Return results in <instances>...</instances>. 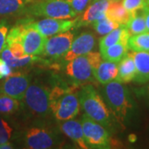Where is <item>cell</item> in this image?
<instances>
[{
  "label": "cell",
  "mask_w": 149,
  "mask_h": 149,
  "mask_svg": "<svg viewBox=\"0 0 149 149\" xmlns=\"http://www.w3.org/2000/svg\"><path fill=\"white\" fill-rule=\"evenodd\" d=\"M101 95L113 118L123 126L133 109V103L128 89L122 83L113 80L104 85Z\"/></svg>",
  "instance_id": "obj_3"
},
{
  "label": "cell",
  "mask_w": 149,
  "mask_h": 149,
  "mask_svg": "<svg viewBox=\"0 0 149 149\" xmlns=\"http://www.w3.org/2000/svg\"><path fill=\"white\" fill-rule=\"evenodd\" d=\"M1 94H2V90H1V86H0V95H1Z\"/></svg>",
  "instance_id": "obj_38"
},
{
  "label": "cell",
  "mask_w": 149,
  "mask_h": 149,
  "mask_svg": "<svg viewBox=\"0 0 149 149\" xmlns=\"http://www.w3.org/2000/svg\"><path fill=\"white\" fill-rule=\"evenodd\" d=\"M110 1L99 0L92 2L84 11L81 18L79 19L78 26H88L91 25L94 22L101 19L106 16V11L109 5Z\"/></svg>",
  "instance_id": "obj_15"
},
{
  "label": "cell",
  "mask_w": 149,
  "mask_h": 149,
  "mask_svg": "<svg viewBox=\"0 0 149 149\" xmlns=\"http://www.w3.org/2000/svg\"><path fill=\"white\" fill-rule=\"evenodd\" d=\"M50 90L40 83L28 86L22 101L31 113L38 117H47L51 113Z\"/></svg>",
  "instance_id": "obj_7"
},
{
  "label": "cell",
  "mask_w": 149,
  "mask_h": 149,
  "mask_svg": "<svg viewBox=\"0 0 149 149\" xmlns=\"http://www.w3.org/2000/svg\"><path fill=\"white\" fill-rule=\"evenodd\" d=\"M74 40V33L69 31L52 36L47 39L43 56L50 58H60L67 53Z\"/></svg>",
  "instance_id": "obj_12"
},
{
  "label": "cell",
  "mask_w": 149,
  "mask_h": 149,
  "mask_svg": "<svg viewBox=\"0 0 149 149\" xmlns=\"http://www.w3.org/2000/svg\"><path fill=\"white\" fill-rule=\"evenodd\" d=\"M128 47L124 43H116L109 47L100 50L103 60L118 63L128 52Z\"/></svg>",
  "instance_id": "obj_23"
},
{
  "label": "cell",
  "mask_w": 149,
  "mask_h": 149,
  "mask_svg": "<svg viewBox=\"0 0 149 149\" xmlns=\"http://www.w3.org/2000/svg\"><path fill=\"white\" fill-rule=\"evenodd\" d=\"M14 133V128L8 116L0 114V144L9 142Z\"/></svg>",
  "instance_id": "obj_28"
},
{
  "label": "cell",
  "mask_w": 149,
  "mask_h": 149,
  "mask_svg": "<svg viewBox=\"0 0 149 149\" xmlns=\"http://www.w3.org/2000/svg\"><path fill=\"white\" fill-rule=\"evenodd\" d=\"M96 39L91 32H83L74 38L67 53L65 55V61H70L75 57L89 53L95 47Z\"/></svg>",
  "instance_id": "obj_13"
},
{
  "label": "cell",
  "mask_w": 149,
  "mask_h": 149,
  "mask_svg": "<svg viewBox=\"0 0 149 149\" xmlns=\"http://www.w3.org/2000/svg\"><path fill=\"white\" fill-rule=\"evenodd\" d=\"M60 129L61 133L65 134L67 138L71 139L81 149H88L89 147L85 143L83 128L80 120L76 119H69L61 123Z\"/></svg>",
  "instance_id": "obj_14"
},
{
  "label": "cell",
  "mask_w": 149,
  "mask_h": 149,
  "mask_svg": "<svg viewBox=\"0 0 149 149\" xmlns=\"http://www.w3.org/2000/svg\"><path fill=\"white\" fill-rule=\"evenodd\" d=\"M122 3L130 14L142 10L148 4L146 0H122Z\"/></svg>",
  "instance_id": "obj_29"
},
{
  "label": "cell",
  "mask_w": 149,
  "mask_h": 149,
  "mask_svg": "<svg viewBox=\"0 0 149 149\" xmlns=\"http://www.w3.org/2000/svg\"><path fill=\"white\" fill-rule=\"evenodd\" d=\"M136 75V66L133 57L128 53L118 62V75L116 80L122 84L133 81Z\"/></svg>",
  "instance_id": "obj_18"
},
{
  "label": "cell",
  "mask_w": 149,
  "mask_h": 149,
  "mask_svg": "<svg viewBox=\"0 0 149 149\" xmlns=\"http://www.w3.org/2000/svg\"><path fill=\"white\" fill-rule=\"evenodd\" d=\"M101 61L100 52H91L68 61L66 74L76 83L91 82L95 80V70Z\"/></svg>",
  "instance_id": "obj_4"
},
{
  "label": "cell",
  "mask_w": 149,
  "mask_h": 149,
  "mask_svg": "<svg viewBox=\"0 0 149 149\" xmlns=\"http://www.w3.org/2000/svg\"><path fill=\"white\" fill-rule=\"evenodd\" d=\"M21 140L24 148L29 149L53 148L61 143V139L54 130L38 123L24 130Z\"/></svg>",
  "instance_id": "obj_5"
},
{
  "label": "cell",
  "mask_w": 149,
  "mask_h": 149,
  "mask_svg": "<svg viewBox=\"0 0 149 149\" xmlns=\"http://www.w3.org/2000/svg\"><path fill=\"white\" fill-rule=\"evenodd\" d=\"M30 20L31 18L23 19L21 22L22 26V44L27 55L39 56L43 53L47 37L31 26Z\"/></svg>",
  "instance_id": "obj_9"
},
{
  "label": "cell",
  "mask_w": 149,
  "mask_h": 149,
  "mask_svg": "<svg viewBox=\"0 0 149 149\" xmlns=\"http://www.w3.org/2000/svg\"><path fill=\"white\" fill-rule=\"evenodd\" d=\"M79 19L80 17H77L76 19L73 20L46 17L44 19L35 22L32 21L33 19L31 18L30 24L38 30L43 36L48 37L70 31V29L78 26Z\"/></svg>",
  "instance_id": "obj_11"
},
{
  "label": "cell",
  "mask_w": 149,
  "mask_h": 149,
  "mask_svg": "<svg viewBox=\"0 0 149 149\" xmlns=\"http://www.w3.org/2000/svg\"><path fill=\"white\" fill-rule=\"evenodd\" d=\"M91 25H92L93 29L98 34H100L101 36L106 35L109 32L113 31V29H115V28H117L120 26L119 24H118L117 22L109 19L106 16L104 17L101 19H99L97 21L94 22Z\"/></svg>",
  "instance_id": "obj_27"
},
{
  "label": "cell",
  "mask_w": 149,
  "mask_h": 149,
  "mask_svg": "<svg viewBox=\"0 0 149 149\" xmlns=\"http://www.w3.org/2000/svg\"><path fill=\"white\" fill-rule=\"evenodd\" d=\"M8 33V25L6 22H0V53L6 44L7 36Z\"/></svg>",
  "instance_id": "obj_32"
},
{
  "label": "cell",
  "mask_w": 149,
  "mask_h": 149,
  "mask_svg": "<svg viewBox=\"0 0 149 149\" xmlns=\"http://www.w3.org/2000/svg\"><path fill=\"white\" fill-rule=\"evenodd\" d=\"M1 58L3 59L9 65V66L13 68H22V67H25L27 65H32L35 62L40 61L42 59L37 57V56H32V55H26L23 57H15L10 50L8 49L7 44H5L3 49L2 50L1 53Z\"/></svg>",
  "instance_id": "obj_21"
},
{
  "label": "cell",
  "mask_w": 149,
  "mask_h": 149,
  "mask_svg": "<svg viewBox=\"0 0 149 149\" xmlns=\"http://www.w3.org/2000/svg\"><path fill=\"white\" fill-rule=\"evenodd\" d=\"M143 94L149 100V84L146 86V88H145V90H144L143 91Z\"/></svg>",
  "instance_id": "obj_36"
},
{
  "label": "cell",
  "mask_w": 149,
  "mask_h": 149,
  "mask_svg": "<svg viewBox=\"0 0 149 149\" xmlns=\"http://www.w3.org/2000/svg\"><path fill=\"white\" fill-rule=\"evenodd\" d=\"M147 1V3H148V4H149V0H146Z\"/></svg>",
  "instance_id": "obj_39"
},
{
  "label": "cell",
  "mask_w": 149,
  "mask_h": 149,
  "mask_svg": "<svg viewBox=\"0 0 149 149\" xmlns=\"http://www.w3.org/2000/svg\"><path fill=\"white\" fill-rule=\"evenodd\" d=\"M32 75L23 72L12 73L1 84L2 93L17 100H22L25 92L31 85Z\"/></svg>",
  "instance_id": "obj_10"
},
{
  "label": "cell",
  "mask_w": 149,
  "mask_h": 149,
  "mask_svg": "<svg viewBox=\"0 0 149 149\" xmlns=\"http://www.w3.org/2000/svg\"><path fill=\"white\" fill-rule=\"evenodd\" d=\"M13 73L12 67L6 62L3 59L0 57V80L5 79L9 74Z\"/></svg>",
  "instance_id": "obj_33"
},
{
  "label": "cell",
  "mask_w": 149,
  "mask_h": 149,
  "mask_svg": "<svg viewBox=\"0 0 149 149\" xmlns=\"http://www.w3.org/2000/svg\"><path fill=\"white\" fill-rule=\"evenodd\" d=\"M131 14L125 9L122 3V0L110 1L106 11V17L118 24L125 26L130 18Z\"/></svg>",
  "instance_id": "obj_22"
},
{
  "label": "cell",
  "mask_w": 149,
  "mask_h": 149,
  "mask_svg": "<svg viewBox=\"0 0 149 149\" xmlns=\"http://www.w3.org/2000/svg\"><path fill=\"white\" fill-rule=\"evenodd\" d=\"M35 0H0V17L27 14L28 7Z\"/></svg>",
  "instance_id": "obj_17"
},
{
  "label": "cell",
  "mask_w": 149,
  "mask_h": 149,
  "mask_svg": "<svg viewBox=\"0 0 149 149\" xmlns=\"http://www.w3.org/2000/svg\"><path fill=\"white\" fill-rule=\"evenodd\" d=\"M13 144L9 142L3 143L0 144V149H12L13 148Z\"/></svg>",
  "instance_id": "obj_35"
},
{
  "label": "cell",
  "mask_w": 149,
  "mask_h": 149,
  "mask_svg": "<svg viewBox=\"0 0 149 149\" xmlns=\"http://www.w3.org/2000/svg\"><path fill=\"white\" fill-rule=\"evenodd\" d=\"M20 100L2 93L0 95V114L10 116L20 109Z\"/></svg>",
  "instance_id": "obj_26"
},
{
  "label": "cell",
  "mask_w": 149,
  "mask_h": 149,
  "mask_svg": "<svg viewBox=\"0 0 149 149\" xmlns=\"http://www.w3.org/2000/svg\"><path fill=\"white\" fill-rule=\"evenodd\" d=\"M49 95L51 112L56 120L63 122L74 118L79 114L80 104L74 86L54 85Z\"/></svg>",
  "instance_id": "obj_1"
},
{
  "label": "cell",
  "mask_w": 149,
  "mask_h": 149,
  "mask_svg": "<svg viewBox=\"0 0 149 149\" xmlns=\"http://www.w3.org/2000/svg\"><path fill=\"white\" fill-rule=\"evenodd\" d=\"M135 66L136 75L133 81L139 85H144L149 82V52H131Z\"/></svg>",
  "instance_id": "obj_16"
},
{
  "label": "cell",
  "mask_w": 149,
  "mask_h": 149,
  "mask_svg": "<svg viewBox=\"0 0 149 149\" xmlns=\"http://www.w3.org/2000/svg\"><path fill=\"white\" fill-rule=\"evenodd\" d=\"M81 124L85 143L89 148L105 149L110 148V134L106 128L91 119L85 113L82 115Z\"/></svg>",
  "instance_id": "obj_8"
},
{
  "label": "cell",
  "mask_w": 149,
  "mask_h": 149,
  "mask_svg": "<svg viewBox=\"0 0 149 149\" xmlns=\"http://www.w3.org/2000/svg\"><path fill=\"white\" fill-rule=\"evenodd\" d=\"M7 44V43H6ZM8 49L10 50L12 54L15 56V57H23L25 56L27 54L25 53L24 48L22 47V44L20 42H11L7 44Z\"/></svg>",
  "instance_id": "obj_31"
},
{
  "label": "cell",
  "mask_w": 149,
  "mask_h": 149,
  "mask_svg": "<svg viewBox=\"0 0 149 149\" xmlns=\"http://www.w3.org/2000/svg\"><path fill=\"white\" fill-rule=\"evenodd\" d=\"M80 107L85 113L108 130L113 128V118L102 95L91 84L81 86L77 91Z\"/></svg>",
  "instance_id": "obj_2"
},
{
  "label": "cell",
  "mask_w": 149,
  "mask_h": 149,
  "mask_svg": "<svg viewBox=\"0 0 149 149\" xmlns=\"http://www.w3.org/2000/svg\"><path fill=\"white\" fill-rule=\"evenodd\" d=\"M67 2L70 3V6L74 13L75 16H78L80 13H84L91 0H67Z\"/></svg>",
  "instance_id": "obj_30"
},
{
  "label": "cell",
  "mask_w": 149,
  "mask_h": 149,
  "mask_svg": "<svg viewBox=\"0 0 149 149\" xmlns=\"http://www.w3.org/2000/svg\"><path fill=\"white\" fill-rule=\"evenodd\" d=\"M142 12L143 13L144 18H145V22H146V27H147V31L149 32V4L144 7L142 9Z\"/></svg>",
  "instance_id": "obj_34"
},
{
  "label": "cell",
  "mask_w": 149,
  "mask_h": 149,
  "mask_svg": "<svg viewBox=\"0 0 149 149\" xmlns=\"http://www.w3.org/2000/svg\"><path fill=\"white\" fill-rule=\"evenodd\" d=\"M95 1H99V0H91V2H95ZM105 1H119V0H105Z\"/></svg>",
  "instance_id": "obj_37"
},
{
  "label": "cell",
  "mask_w": 149,
  "mask_h": 149,
  "mask_svg": "<svg viewBox=\"0 0 149 149\" xmlns=\"http://www.w3.org/2000/svg\"><path fill=\"white\" fill-rule=\"evenodd\" d=\"M117 75V63L102 60L100 64L96 69L95 77L100 84L104 85L113 80H116Z\"/></svg>",
  "instance_id": "obj_20"
},
{
  "label": "cell",
  "mask_w": 149,
  "mask_h": 149,
  "mask_svg": "<svg viewBox=\"0 0 149 149\" xmlns=\"http://www.w3.org/2000/svg\"><path fill=\"white\" fill-rule=\"evenodd\" d=\"M130 35H137L148 32L146 27V22L142 10L131 14L130 18L125 25Z\"/></svg>",
  "instance_id": "obj_24"
},
{
  "label": "cell",
  "mask_w": 149,
  "mask_h": 149,
  "mask_svg": "<svg viewBox=\"0 0 149 149\" xmlns=\"http://www.w3.org/2000/svg\"><path fill=\"white\" fill-rule=\"evenodd\" d=\"M128 47L133 52H149V32L133 35L129 37Z\"/></svg>",
  "instance_id": "obj_25"
},
{
  "label": "cell",
  "mask_w": 149,
  "mask_h": 149,
  "mask_svg": "<svg viewBox=\"0 0 149 149\" xmlns=\"http://www.w3.org/2000/svg\"><path fill=\"white\" fill-rule=\"evenodd\" d=\"M131 37L130 33L125 26L120 25L119 27L113 29V31L104 35L100 40V50L109 47L116 43H124L128 45L129 37Z\"/></svg>",
  "instance_id": "obj_19"
},
{
  "label": "cell",
  "mask_w": 149,
  "mask_h": 149,
  "mask_svg": "<svg viewBox=\"0 0 149 149\" xmlns=\"http://www.w3.org/2000/svg\"><path fill=\"white\" fill-rule=\"evenodd\" d=\"M27 14L58 19H70L76 17L67 0H35L28 7Z\"/></svg>",
  "instance_id": "obj_6"
}]
</instances>
